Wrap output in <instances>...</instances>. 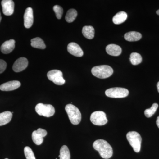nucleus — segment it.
Instances as JSON below:
<instances>
[{"label":"nucleus","mask_w":159,"mask_h":159,"mask_svg":"<svg viewBox=\"0 0 159 159\" xmlns=\"http://www.w3.org/2000/svg\"><path fill=\"white\" fill-rule=\"evenodd\" d=\"M93 147L95 150L99 152L102 158L109 159L112 156V148L105 140L102 139L96 140L93 144Z\"/></svg>","instance_id":"f257e3e1"},{"label":"nucleus","mask_w":159,"mask_h":159,"mask_svg":"<svg viewBox=\"0 0 159 159\" xmlns=\"http://www.w3.org/2000/svg\"><path fill=\"white\" fill-rule=\"evenodd\" d=\"M91 71L92 74L95 77L100 79L108 78L112 75L114 72L113 69L107 65L98 66L94 67Z\"/></svg>","instance_id":"f03ea898"},{"label":"nucleus","mask_w":159,"mask_h":159,"mask_svg":"<svg viewBox=\"0 0 159 159\" xmlns=\"http://www.w3.org/2000/svg\"><path fill=\"white\" fill-rule=\"evenodd\" d=\"M65 110L71 123L75 125L79 124L81 120V114L79 109L73 104H68L66 105Z\"/></svg>","instance_id":"7ed1b4c3"},{"label":"nucleus","mask_w":159,"mask_h":159,"mask_svg":"<svg viewBox=\"0 0 159 159\" xmlns=\"http://www.w3.org/2000/svg\"><path fill=\"white\" fill-rule=\"evenodd\" d=\"M126 138L134 152H139L141 150L142 141L140 134L136 131H130L126 134Z\"/></svg>","instance_id":"20e7f679"},{"label":"nucleus","mask_w":159,"mask_h":159,"mask_svg":"<svg viewBox=\"0 0 159 159\" xmlns=\"http://www.w3.org/2000/svg\"><path fill=\"white\" fill-rule=\"evenodd\" d=\"M35 111L38 115L46 117H50L54 116L55 109L51 104H44L39 103L36 105Z\"/></svg>","instance_id":"39448f33"},{"label":"nucleus","mask_w":159,"mask_h":159,"mask_svg":"<svg viewBox=\"0 0 159 159\" xmlns=\"http://www.w3.org/2000/svg\"><path fill=\"white\" fill-rule=\"evenodd\" d=\"M129 93V92L128 90L123 88H112L105 91L106 95L111 98H124L127 97Z\"/></svg>","instance_id":"423d86ee"},{"label":"nucleus","mask_w":159,"mask_h":159,"mask_svg":"<svg viewBox=\"0 0 159 159\" xmlns=\"http://www.w3.org/2000/svg\"><path fill=\"white\" fill-rule=\"evenodd\" d=\"M91 122L97 125H105L107 122L106 115L102 111H96L91 114L90 117Z\"/></svg>","instance_id":"0eeeda50"},{"label":"nucleus","mask_w":159,"mask_h":159,"mask_svg":"<svg viewBox=\"0 0 159 159\" xmlns=\"http://www.w3.org/2000/svg\"><path fill=\"white\" fill-rule=\"evenodd\" d=\"M47 76L49 80L53 81L57 85H63L65 83V80L63 77L62 73L59 70H54L49 71Z\"/></svg>","instance_id":"6e6552de"},{"label":"nucleus","mask_w":159,"mask_h":159,"mask_svg":"<svg viewBox=\"0 0 159 159\" xmlns=\"http://www.w3.org/2000/svg\"><path fill=\"white\" fill-rule=\"evenodd\" d=\"M47 131L41 128H39L34 131L32 134V139L34 144L40 145L43 142V138L47 135Z\"/></svg>","instance_id":"1a4fd4ad"},{"label":"nucleus","mask_w":159,"mask_h":159,"mask_svg":"<svg viewBox=\"0 0 159 159\" xmlns=\"http://www.w3.org/2000/svg\"><path fill=\"white\" fill-rule=\"evenodd\" d=\"M29 62L25 57H20L16 61L12 66V69L14 72L18 73L21 72L28 67Z\"/></svg>","instance_id":"9d476101"},{"label":"nucleus","mask_w":159,"mask_h":159,"mask_svg":"<svg viewBox=\"0 0 159 159\" xmlns=\"http://www.w3.org/2000/svg\"><path fill=\"white\" fill-rule=\"evenodd\" d=\"M1 4L4 15L9 16L13 14L14 10V3L13 1L3 0Z\"/></svg>","instance_id":"9b49d317"},{"label":"nucleus","mask_w":159,"mask_h":159,"mask_svg":"<svg viewBox=\"0 0 159 159\" xmlns=\"http://www.w3.org/2000/svg\"><path fill=\"white\" fill-rule=\"evenodd\" d=\"M34 17L32 8L29 7L26 9L24 14V25L27 29L31 28L33 24Z\"/></svg>","instance_id":"f8f14e48"},{"label":"nucleus","mask_w":159,"mask_h":159,"mask_svg":"<svg viewBox=\"0 0 159 159\" xmlns=\"http://www.w3.org/2000/svg\"><path fill=\"white\" fill-rule=\"evenodd\" d=\"M67 50L70 54L76 57H81L83 55L84 53L82 49L80 46L76 43H69L67 47Z\"/></svg>","instance_id":"ddd939ff"},{"label":"nucleus","mask_w":159,"mask_h":159,"mask_svg":"<svg viewBox=\"0 0 159 159\" xmlns=\"http://www.w3.org/2000/svg\"><path fill=\"white\" fill-rule=\"evenodd\" d=\"M21 83L17 80L9 81L0 85V90L2 91L14 90L20 86Z\"/></svg>","instance_id":"4468645a"},{"label":"nucleus","mask_w":159,"mask_h":159,"mask_svg":"<svg viewBox=\"0 0 159 159\" xmlns=\"http://www.w3.org/2000/svg\"><path fill=\"white\" fill-rule=\"evenodd\" d=\"M15 41L14 39H10L5 42L1 47V51L4 54H8L11 53L15 48Z\"/></svg>","instance_id":"2eb2a0df"},{"label":"nucleus","mask_w":159,"mask_h":159,"mask_svg":"<svg viewBox=\"0 0 159 159\" xmlns=\"http://www.w3.org/2000/svg\"><path fill=\"white\" fill-rule=\"evenodd\" d=\"M106 51L107 54L113 56H118L122 53V48L120 46L111 44L107 46Z\"/></svg>","instance_id":"dca6fc26"},{"label":"nucleus","mask_w":159,"mask_h":159,"mask_svg":"<svg viewBox=\"0 0 159 159\" xmlns=\"http://www.w3.org/2000/svg\"><path fill=\"white\" fill-rule=\"evenodd\" d=\"M142 38V34L136 31H130L125 33L124 35L125 39L129 42L137 41L141 39Z\"/></svg>","instance_id":"f3484780"},{"label":"nucleus","mask_w":159,"mask_h":159,"mask_svg":"<svg viewBox=\"0 0 159 159\" xmlns=\"http://www.w3.org/2000/svg\"><path fill=\"white\" fill-rule=\"evenodd\" d=\"M12 117V113L9 111L0 113V126L8 124L11 121Z\"/></svg>","instance_id":"a211bd4d"},{"label":"nucleus","mask_w":159,"mask_h":159,"mask_svg":"<svg viewBox=\"0 0 159 159\" xmlns=\"http://www.w3.org/2000/svg\"><path fill=\"white\" fill-rule=\"evenodd\" d=\"M127 14L125 11H121L118 12L113 18V22L116 25H120L126 20Z\"/></svg>","instance_id":"6ab92c4d"},{"label":"nucleus","mask_w":159,"mask_h":159,"mask_svg":"<svg viewBox=\"0 0 159 159\" xmlns=\"http://www.w3.org/2000/svg\"><path fill=\"white\" fill-rule=\"evenodd\" d=\"M82 34L84 37L89 39H93L95 35V30L91 26H85L83 28Z\"/></svg>","instance_id":"aec40b11"},{"label":"nucleus","mask_w":159,"mask_h":159,"mask_svg":"<svg viewBox=\"0 0 159 159\" xmlns=\"http://www.w3.org/2000/svg\"><path fill=\"white\" fill-rule=\"evenodd\" d=\"M31 46L33 48L40 49L46 48V45L41 39L39 37H36L31 40Z\"/></svg>","instance_id":"412c9836"},{"label":"nucleus","mask_w":159,"mask_h":159,"mask_svg":"<svg viewBox=\"0 0 159 159\" xmlns=\"http://www.w3.org/2000/svg\"><path fill=\"white\" fill-rule=\"evenodd\" d=\"M129 60L132 64L136 66L142 62V56L139 53L134 52L131 54Z\"/></svg>","instance_id":"4be33fe9"},{"label":"nucleus","mask_w":159,"mask_h":159,"mask_svg":"<svg viewBox=\"0 0 159 159\" xmlns=\"http://www.w3.org/2000/svg\"><path fill=\"white\" fill-rule=\"evenodd\" d=\"M77 16V10L74 9H70L68 11L66 15V21L68 23H72L76 19Z\"/></svg>","instance_id":"5701e85b"},{"label":"nucleus","mask_w":159,"mask_h":159,"mask_svg":"<svg viewBox=\"0 0 159 159\" xmlns=\"http://www.w3.org/2000/svg\"><path fill=\"white\" fill-rule=\"evenodd\" d=\"M60 159H70V153L67 146L63 145L60 151Z\"/></svg>","instance_id":"b1692460"},{"label":"nucleus","mask_w":159,"mask_h":159,"mask_svg":"<svg viewBox=\"0 0 159 159\" xmlns=\"http://www.w3.org/2000/svg\"><path fill=\"white\" fill-rule=\"evenodd\" d=\"M158 107V104L157 103H153L150 108L147 109L145 111L144 113H145V116L147 118H150L152 116L156 111Z\"/></svg>","instance_id":"393cba45"},{"label":"nucleus","mask_w":159,"mask_h":159,"mask_svg":"<svg viewBox=\"0 0 159 159\" xmlns=\"http://www.w3.org/2000/svg\"><path fill=\"white\" fill-rule=\"evenodd\" d=\"M24 152L27 159H36L34 157L33 151L29 146H26L24 148Z\"/></svg>","instance_id":"a878e982"},{"label":"nucleus","mask_w":159,"mask_h":159,"mask_svg":"<svg viewBox=\"0 0 159 159\" xmlns=\"http://www.w3.org/2000/svg\"><path fill=\"white\" fill-rule=\"evenodd\" d=\"M53 10H54V12L56 14V17L58 19H61V17H62L63 12V10L62 7L58 6V5H56L53 7Z\"/></svg>","instance_id":"bb28decb"},{"label":"nucleus","mask_w":159,"mask_h":159,"mask_svg":"<svg viewBox=\"0 0 159 159\" xmlns=\"http://www.w3.org/2000/svg\"><path fill=\"white\" fill-rule=\"evenodd\" d=\"M7 67V64L5 61L0 59V74L5 71Z\"/></svg>","instance_id":"cd10ccee"},{"label":"nucleus","mask_w":159,"mask_h":159,"mask_svg":"<svg viewBox=\"0 0 159 159\" xmlns=\"http://www.w3.org/2000/svg\"><path fill=\"white\" fill-rule=\"evenodd\" d=\"M156 124L157 126L159 128V116L157 118Z\"/></svg>","instance_id":"c85d7f7f"},{"label":"nucleus","mask_w":159,"mask_h":159,"mask_svg":"<svg viewBox=\"0 0 159 159\" xmlns=\"http://www.w3.org/2000/svg\"><path fill=\"white\" fill-rule=\"evenodd\" d=\"M157 89L158 92H159V81L157 84Z\"/></svg>","instance_id":"c756f323"},{"label":"nucleus","mask_w":159,"mask_h":159,"mask_svg":"<svg viewBox=\"0 0 159 159\" xmlns=\"http://www.w3.org/2000/svg\"><path fill=\"white\" fill-rule=\"evenodd\" d=\"M157 14L159 16V9L157 11Z\"/></svg>","instance_id":"7c9ffc66"},{"label":"nucleus","mask_w":159,"mask_h":159,"mask_svg":"<svg viewBox=\"0 0 159 159\" xmlns=\"http://www.w3.org/2000/svg\"><path fill=\"white\" fill-rule=\"evenodd\" d=\"M1 20H2V16H1V12H0V22H1Z\"/></svg>","instance_id":"2f4dec72"},{"label":"nucleus","mask_w":159,"mask_h":159,"mask_svg":"<svg viewBox=\"0 0 159 159\" xmlns=\"http://www.w3.org/2000/svg\"><path fill=\"white\" fill-rule=\"evenodd\" d=\"M9 159L6 158V159Z\"/></svg>","instance_id":"473e14b6"}]
</instances>
